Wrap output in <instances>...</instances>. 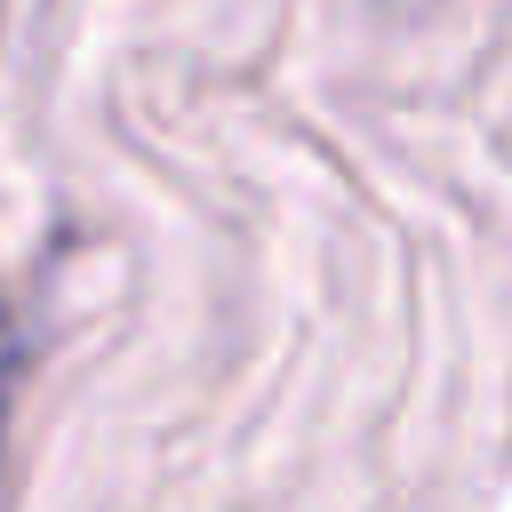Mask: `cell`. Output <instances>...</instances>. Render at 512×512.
Listing matches in <instances>:
<instances>
[{"mask_svg":"<svg viewBox=\"0 0 512 512\" xmlns=\"http://www.w3.org/2000/svg\"><path fill=\"white\" fill-rule=\"evenodd\" d=\"M0 416H8V384H0Z\"/></svg>","mask_w":512,"mask_h":512,"instance_id":"1","label":"cell"}]
</instances>
